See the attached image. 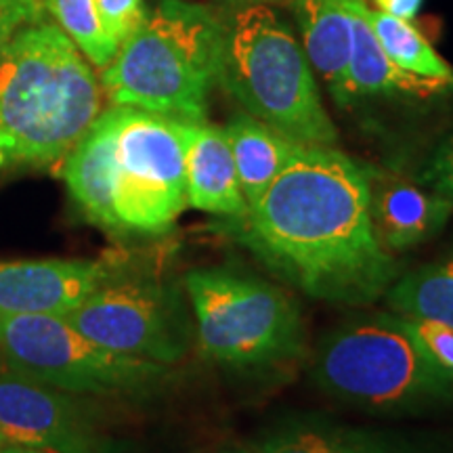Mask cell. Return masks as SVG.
<instances>
[{
    "label": "cell",
    "mask_w": 453,
    "mask_h": 453,
    "mask_svg": "<svg viewBox=\"0 0 453 453\" xmlns=\"http://www.w3.org/2000/svg\"><path fill=\"white\" fill-rule=\"evenodd\" d=\"M370 177L336 147H300L242 219L240 237L298 290L367 304L395 280L373 229Z\"/></svg>",
    "instance_id": "obj_1"
},
{
    "label": "cell",
    "mask_w": 453,
    "mask_h": 453,
    "mask_svg": "<svg viewBox=\"0 0 453 453\" xmlns=\"http://www.w3.org/2000/svg\"><path fill=\"white\" fill-rule=\"evenodd\" d=\"M101 99L93 67L59 26L24 27L0 55V170L64 160Z\"/></svg>",
    "instance_id": "obj_2"
},
{
    "label": "cell",
    "mask_w": 453,
    "mask_h": 453,
    "mask_svg": "<svg viewBox=\"0 0 453 453\" xmlns=\"http://www.w3.org/2000/svg\"><path fill=\"white\" fill-rule=\"evenodd\" d=\"M225 24L202 4L162 0L120 44L101 76L111 105L187 124L206 122L219 84Z\"/></svg>",
    "instance_id": "obj_3"
},
{
    "label": "cell",
    "mask_w": 453,
    "mask_h": 453,
    "mask_svg": "<svg viewBox=\"0 0 453 453\" xmlns=\"http://www.w3.org/2000/svg\"><path fill=\"white\" fill-rule=\"evenodd\" d=\"M219 84L275 133L304 147H334L313 67L290 27L269 4L240 7L225 24Z\"/></svg>",
    "instance_id": "obj_4"
},
{
    "label": "cell",
    "mask_w": 453,
    "mask_h": 453,
    "mask_svg": "<svg viewBox=\"0 0 453 453\" xmlns=\"http://www.w3.org/2000/svg\"><path fill=\"white\" fill-rule=\"evenodd\" d=\"M313 373L326 393L373 411L422 405L453 380L399 315H376L332 332L317 350Z\"/></svg>",
    "instance_id": "obj_5"
},
{
    "label": "cell",
    "mask_w": 453,
    "mask_h": 453,
    "mask_svg": "<svg viewBox=\"0 0 453 453\" xmlns=\"http://www.w3.org/2000/svg\"><path fill=\"white\" fill-rule=\"evenodd\" d=\"M197 338L211 359L260 367L290 359L303 340V317L290 294L271 281L229 269L187 275Z\"/></svg>",
    "instance_id": "obj_6"
},
{
    "label": "cell",
    "mask_w": 453,
    "mask_h": 453,
    "mask_svg": "<svg viewBox=\"0 0 453 453\" xmlns=\"http://www.w3.org/2000/svg\"><path fill=\"white\" fill-rule=\"evenodd\" d=\"M116 107L111 208L116 231L164 234L187 203L185 154L191 124Z\"/></svg>",
    "instance_id": "obj_7"
},
{
    "label": "cell",
    "mask_w": 453,
    "mask_h": 453,
    "mask_svg": "<svg viewBox=\"0 0 453 453\" xmlns=\"http://www.w3.org/2000/svg\"><path fill=\"white\" fill-rule=\"evenodd\" d=\"M0 357L11 370L64 393H139L168 373V365L90 342L57 315L0 313Z\"/></svg>",
    "instance_id": "obj_8"
},
{
    "label": "cell",
    "mask_w": 453,
    "mask_h": 453,
    "mask_svg": "<svg viewBox=\"0 0 453 453\" xmlns=\"http://www.w3.org/2000/svg\"><path fill=\"white\" fill-rule=\"evenodd\" d=\"M61 317L90 342L133 359L173 365L187 350L179 304L154 281L110 277Z\"/></svg>",
    "instance_id": "obj_9"
},
{
    "label": "cell",
    "mask_w": 453,
    "mask_h": 453,
    "mask_svg": "<svg viewBox=\"0 0 453 453\" xmlns=\"http://www.w3.org/2000/svg\"><path fill=\"white\" fill-rule=\"evenodd\" d=\"M0 434L50 453H95L93 424L64 390L0 367Z\"/></svg>",
    "instance_id": "obj_10"
},
{
    "label": "cell",
    "mask_w": 453,
    "mask_h": 453,
    "mask_svg": "<svg viewBox=\"0 0 453 453\" xmlns=\"http://www.w3.org/2000/svg\"><path fill=\"white\" fill-rule=\"evenodd\" d=\"M111 273L97 260H13L0 263V313L65 315Z\"/></svg>",
    "instance_id": "obj_11"
},
{
    "label": "cell",
    "mask_w": 453,
    "mask_h": 453,
    "mask_svg": "<svg viewBox=\"0 0 453 453\" xmlns=\"http://www.w3.org/2000/svg\"><path fill=\"white\" fill-rule=\"evenodd\" d=\"M373 229L387 250H407L426 242L447 223L453 203L410 180L370 177Z\"/></svg>",
    "instance_id": "obj_12"
},
{
    "label": "cell",
    "mask_w": 453,
    "mask_h": 453,
    "mask_svg": "<svg viewBox=\"0 0 453 453\" xmlns=\"http://www.w3.org/2000/svg\"><path fill=\"white\" fill-rule=\"evenodd\" d=\"M185 174L187 203L196 211L229 219H242L248 212L225 128L191 124Z\"/></svg>",
    "instance_id": "obj_13"
},
{
    "label": "cell",
    "mask_w": 453,
    "mask_h": 453,
    "mask_svg": "<svg viewBox=\"0 0 453 453\" xmlns=\"http://www.w3.org/2000/svg\"><path fill=\"white\" fill-rule=\"evenodd\" d=\"M294 13L311 67L324 78L336 104H350V17L344 0H294Z\"/></svg>",
    "instance_id": "obj_14"
},
{
    "label": "cell",
    "mask_w": 453,
    "mask_h": 453,
    "mask_svg": "<svg viewBox=\"0 0 453 453\" xmlns=\"http://www.w3.org/2000/svg\"><path fill=\"white\" fill-rule=\"evenodd\" d=\"M116 137V107L101 111L82 139L64 157L67 189L84 214L105 229H116L111 208V151Z\"/></svg>",
    "instance_id": "obj_15"
},
{
    "label": "cell",
    "mask_w": 453,
    "mask_h": 453,
    "mask_svg": "<svg viewBox=\"0 0 453 453\" xmlns=\"http://www.w3.org/2000/svg\"><path fill=\"white\" fill-rule=\"evenodd\" d=\"M350 17V61L349 81L353 101L357 97H372V95H395L410 93L428 97V95L443 93L449 87L439 82L424 81L399 70L388 55L384 53L376 32H373L365 0H344Z\"/></svg>",
    "instance_id": "obj_16"
},
{
    "label": "cell",
    "mask_w": 453,
    "mask_h": 453,
    "mask_svg": "<svg viewBox=\"0 0 453 453\" xmlns=\"http://www.w3.org/2000/svg\"><path fill=\"white\" fill-rule=\"evenodd\" d=\"M225 134L248 208L265 194L286 164L298 154L300 147H304L275 133L246 111L231 118L225 127Z\"/></svg>",
    "instance_id": "obj_17"
},
{
    "label": "cell",
    "mask_w": 453,
    "mask_h": 453,
    "mask_svg": "<svg viewBox=\"0 0 453 453\" xmlns=\"http://www.w3.org/2000/svg\"><path fill=\"white\" fill-rule=\"evenodd\" d=\"M258 453H416L370 430L334 424H294L275 433Z\"/></svg>",
    "instance_id": "obj_18"
},
{
    "label": "cell",
    "mask_w": 453,
    "mask_h": 453,
    "mask_svg": "<svg viewBox=\"0 0 453 453\" xmlns=\"http://www.w3.org/2000/svg\"><path fill=\"white\" fill-rule=\"evenodd\" d=\"M387 300L393 313L405 319L453 327V260L428 265L390 283Z\"/></svg>",
    "instance_id": "obj_19"
},
{
    "label": "cell",
    "mask_w": 453,
    "mask_h": 453,
    "mask_svg": "<svg viewBox=\"0 0 453 453\" xmlns=\"http://www.w3.org/2000/svg\"><path fill=\"white\" fill-rule=\"evenodd\" d=\"M370 19L384 53L399 70L453 88V70L449 64L441 59L433 44L411 26V21L399 19L384 11H372Z\"/></svg>",
    "instance_id": "obj_20"
},
{
    "label": "cell",
    "mask_w": 453,
    "mask_h": 453,
    "mask_svg": "<svg viewBox=\"0 0 453 453\" xmlns=\"http://www.w3.org/2000/svg\"><path fill=\"white\" fill-rule=\"evenodd\" d=\"M44 7L90 64L99 70L111 64L120 44L105 32L95 0H44Z\"/></svg>",
    "instance_id": "obj_21"
},
{
    "label": "cell",
    "mask_w": 453,
    "mask_h": 453,
    "mask_svg": "<svg viewBox=\"0 0 453 453\" xmlns=\"http://www.w3.org/2000/svg\"><path fill=\"white\" fill-rule=\"evenodd\" d=\"M95 7L105 32L118 44L127 41L147 17L143 0H95Z\"/></svg>",
    "instance_id": "obj_22"
},
{
    "label": "cell",
    "mask_w": 453,
    "mask_h": 453,
    "mask_svg": "<svg viewBox=\"0 0 453 453\" xmlns=\"http://www.w3.org/2000/svg\"><path fill=\"white\" fill-rule=\"evenodd\" d=\"M405 326L410 327L411 336L420 344L424 353L437 364L441 370L453 376V327L434 324V321L420 319H405Z\"/></svg>",
    "instance_id": "obj_23"
},
{
    "label": "cell",
    "mask_w": 453,
    "mask_h": 453,
    "mask_svg": "<svg viewBox=\"0 0 453 453\" xmlns=\"http://www.w3.org/2000/svg\"><path fill=\"white\" fill-rule=\"evenodd\" d=\"M41 0H0V55L24 27L44 21Z\"/></svg>",
    "instance_id": "obj_24"
},
{
    "label": "cell",
    "mask_w": 453,
    "mask_h": 453,
    "mask_svg": "<svg viewBox=\"0 0 453 453\" xmlns=\"http://www.w3.org/2000/svg\"><path fill=\"white\" fill-rule=\"evenodd\" d=\"M426 183L434 194L443 196L453 203V134L441 145L437 156L433 157L430 166L424 173Z\"/></svg>",
    "instance_id": "obj_25"
},
{
    "label": "cell",
    "mask_w": 453,
    "mask_h": 453,
    "mask_svg": "<svg viewBox=\"0 0 453 453\" xmlns=\"http://www.w3.org/2000/svg\"><path fill=\"white\" fill-rule=\"evenodd\" d=\"M378 11L399 17V19L411 21L422 7V0H376Z\"/></svg>",
    "instance_id": "obj_26"
},
{
    "label": "cell",
    "mask_w": 453,
    "mask_h": 453,
    "mask_svg": "<svg viewBox=\"0 0 453 453\" xmlns=\"http://www.w3.org/2000/svg\"><path fill=\"white\" fill-rule=\"evenodd\" d=\"M0 453H50L44 449H36V447H27V445H17V443H4L0 447Z\"/></svg>",
    "instance_id": "obj_27"
},
{
    "label": "cell",
    "mask_w": 453,
    "mask_h": 453,
    "mask_svg": "<svg viewBox=\"0 0 453 453\" xmlns=\"http://www.w3.org/2000/svg\"><path fill=\"white\" fill-rule=\"evenodd\" d=\"M226 3L237 4V7H250V4H271V3H281V0H226Z\"/></svg>",
    "instance_id": "obj_28"
},
{
    "label": "cell",
    "mask_w": 453,
    "mask_h": 453,
    "mask_svg": "<svg viewBox=\"0 0 453 453\" xmlns=\"http://www.w3.org/2000/svg\"><path fill=\"white\" fill-rule=\"evenodd\" d=\"M4 443H7V441H4V437H3V434H0V447H3Z\"/></svg>",
    "instance_id": "obj_29"
}]
</instances>
